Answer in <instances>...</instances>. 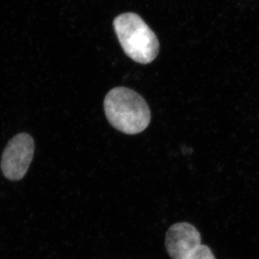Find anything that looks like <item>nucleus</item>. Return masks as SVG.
<instances>
[{
	"label": "nucleus",
	"mask_w": 259,
	"mask_h": 259,
	"mask_svg": "<svg viewBox=\"0 0 259 259\" xmlns=\"http://www.w3.org/2000/svg\"><path fill=\"white\" fill-rule=\"evenodd\" d=\"M105 115L117 131L127 135L139 134L151 122V111L144 97L129 88L110 90L104 101Z\"/></svg>",
	"instance_id": "f257e3e1"
},
{
	"label": "nucleus",
	"mask_w": 259,
	"mask_h": 259,
	"mask_svg": "<svg viewBox=\"0 0 259 259\" xmlns=\"http://www.w3.org/2000/svg\"><path fill=\"white\" fill-rule=\"evenodd\" d=\"M114 28L126 55L136 62L148 64L157 57L159 42L156 34L139 15L124 13L114 20Z\"/></svg>",
	"instance_id": "f03ea898"
},
{
	"label": "nucleus",
	"mask_w": 259,
	"mask_h": 259,
	"mask_svg": "<svg viewBox=\"0 0 259 259\" xmlns=\"http://www.w3.org/2000/svg\"><path fill=\"white\" fill-rule=\"evenodd\" d=\"M35 151V142L30 135L20 133L7 145L2 156L1 168L8 180L18 181L26 175Z\"/></svg>",
	"instance_id": "7ed1b4c3"
},
{
	"label": "nucleus",
	"mask_w": 259,
	"mask_h": 259,
	"mask_svg": "<svg viewBox=\"0 0 259 259\" xmlns=\"http://www.w3.org/2000/svg\"><path fill=\"white\" fill-rule=\"evenodd\" d=\"M166 248L171 259H187L202 245L201 235L187 223H176L166 233Z\"/></svg>",
	"instance_id": "20e7f679"
},
{
	"label": "nucleus",
	"mask_w": 259,
	"mask_h": 259,
	"mask_svg": "<svg viewBox=\"0 0 259 259\" xmlns=\"http://www.w3.org/2000/svg\"><path fill=\"white\" fill-rule=\"evenodd\" d=\"M187 259H216L212 250L207 245L202 244L198 250Z\"/></svg>",
	"instance_id": "39448f33"
}]
</instances>
